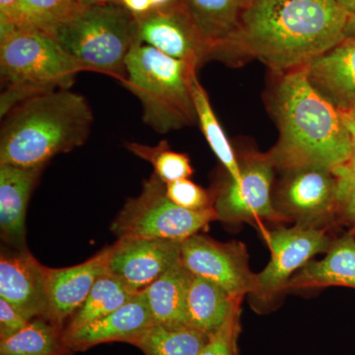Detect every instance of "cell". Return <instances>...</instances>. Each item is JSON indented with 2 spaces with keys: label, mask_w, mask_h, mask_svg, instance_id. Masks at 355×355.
<instances>
[{
  "label": "cell",
  "mask_w": 355,
  "mask_h": 355,
  "mask_svg": "<svg viewBox=\"0 0 355 355\" xmlns=\"http://www.w3.org/2000/svg\"><path fill=\"white\" fill-rule=\"evenodd\" d=\"M243 296H235L202 277L193 275L187 297V313L193 328L212 335L223 326Z\"/></svg>",
  "instance_id": "20"
},
{
  "label": "cell",
  "mask_w": 355,
  "mask_h": 355,
  "mask_svg": "<svg viewBox=\"0 0 355 355\" xmlns=\"http://www.w3.org/2000/svg\"><path fill=\"white\" fill-rule=\"evenodd\" d=\"M218 220L214 207L189 210L167 197L166 184L155 174L144 181L139 197L130 198L112 224L123 237L160 238L184 241L210 222Z\"/></svg>",
  "instance_id": "7"
},
{
  "label": "cell",
  "mask_w": 355,
  "mask_h": 355,
  "mask_svg": "<svg viewBox=\"0 0 355 355\" xmlns=\"http://www.w3.org/2000/svg\"><path fill=\"white\" fill-rule=\"evenodd\" d=\"M46 320V319H44ZM42 318L33 320L25 328L0 343V355H60L62 336L55 324Z\"/></svg>",
  "instance_id": "26"
},
{
  "label": "cell",
  "mask_w": 355,
  "mask_h": 355,
  "mask_svg": "<svg viewBox=\"0 0 355 355\" xmlns=\"http://www.w3.org/2000/svg\"><path fill=\"white\" fill-rule=\"evenodd\" d=\"M123 84L139 98L144 121L158 133H166L198 121L191 93L197 67L176 60L139 41L125 62Z\"/></svg>",
  "instance_id": "5"
},
{
  "label": "cell",
  "mask_w": 355,
  "mask_h": 355,
  "mask_svg": "<svg viewBox=\"0 0 355 355\" xmlns=\"http://www.w3.org/2000/svg\"><path fill=\"white\" fill-rule=\"evenodd\" d=\"M191 93H193L198 121L205 139L216 157L227 170L230 179L239 182L241 180L240 163L238 162L232 146L217 120L207 91L198 81L197 73L191 78Z\"/></svg>",
  "instance_id": "25"
},
{
  "label": "cell",
  "mask_w": 355,
  "mask_h": 355,
  "mask_svg": "<svg viewBox=\"0 0 355 355\" xmlns=\"http://www.w3.org/2000/svg\"><path fill=\"white\" fill-rule=\"evenodd\" d=\"M125 146L135 155L150 162L154 168V174L165 184L189 179L193 175V168L188 156L171 150L165 141L154 147L137 142H128Z\"/></svg>",
  "instance_id": "28"
},
{
  "label": "cell",
  "mask_w": 355,
  "mask_h": 355,
  "mask_svg": "<svg viewBox=\"0 0 355 355\" xmlns=\"http://www.w3.org/2000/svg\"><path fill=\"white\" fill-rule=\"evenodd\" d=\"M31 320L19 312L12 305L0 298V338L6 340L25 328Z\"/></svg>",
  "instance_id": "32"
},
{
  "label": "cell",
  "mask_w": 355,
  "mask_h": 355,
  "mask_svg": "<svg viewBox=\"0 0 355 355\" xmlns=\"http://www.w3.org/2000/svg\"><path fill=\"white\" fill-rule=\"evenodd\" d=\"M121 4L135 15H142L153 9L151 0H121Z\"/></svg>",
  "instance_id": "34"
},
{
  "label": "cell",
  "mask_w": 355,
  "mask_h": 355,
  "mask_svg": "<svg viewBox=\"0 0 355 355\" xmlns=\"http://www.w3.org/2000/svg\"><path fill=\"white\" fill-rule=\"evenodd\" d=\"M182 242L160 238H119L111 246L107 272L135 293L146 291L181 261Z\"/></svg>",
  "instance_id": "11"
},
{
  "label": "cell",
  "mask_w": 355,
  "mask_h": 355,
  "mask_svg": "<svg viewBox=\"0 0 355 355\" xmlns=\"http://www.w3.org/2000/svg\"><path fill=\"white\" fill-rule=\"evenodd\" d=\"M345 38L355 37V13L349 14L345 30Z\"/></svg>",
  "instance_id": "36"
},
{
  "label": "cell",
  "mask_w": 355,
  "mask_h": 355,
  "mask_svg": "<svg viewBox=\"0 0 355 355\" xmlns=\"http://www.w3.org/2000/svg\"><path fill=\"white\" fill-rule=\"evenodd\" d=\"M111 246L93 258L69 268H46V289L48 321L60 326L79 309L95 282L108 270Z\"/></svg>",
  "instance_id": "15"
},
{
  "label": "cell",
  "mask_w": 355,
  "mask_h": 355,
  "mask_svg": "<svg viewBox=\"0 0 355 355\" xmlns=\"http://www.w3.org/2000/svg\"><path fill=\"white\" fill-rule=\"evenodd\" d=\"M340 6L349 14L355 13V0H336Z\"/></svg>",
  "instance_id": "37"
},
{
  "label": "cell",
  "mask_w": 355,
  "mask_h": 355,
  "mask_svg": "<svg viewBox=\"0 0 355 355\" xmlns=\"http://www.w3.org/2000/svg\"><path fill=\"white\" fill-rule=\"evenodd\" d=\"M336 183V214L355 236V158L331 170Z\"/></svg>",
  "instance_id": "29"
},
{
  "label": "cell",
  "mask_w": 355,
  "mask_h": 355,
  "mask_svg": "<svg viewBox=\"0 0 355 355\" xmlns=\"http://www.w3.org/2000/svg\"><path fill=\"white\" fill-rule=\"evenodd\" d=\"M210 336L191 326L154 324L133 345L146 355H200Z\"/></svg>",
  "instance_id": "23"
},
{
  "label": "cell",
  "mask_w": 355,
  "mask_h": 355,
  "mask_svg": "<svg viewBox=\"0 0 355 355\" xmlns=\"http://www.w3.org/2000/svg\"><path fill=\"white\" fill-rule=\"evenodd\" d=\"M167 197L175 205L189 210H205L212 207L207 191L189 179L166 184Z\"/></svg>",
  "instance_id": "31"
},
{
  "label": "cell",
  "mask_w": 355,
  "mask_h": 355,
  "mask_svg": "<svg viewBox=\"0 0 355 355\" xmlns=\"http://www.w3.org/2000/svg\"><path fill=\"white\" fill-rule=\"evenodd\" d=\"M241 305L235 308L218 331L210 335L209 343L200 355H238L237 340L240 333Z\"/></svg>",
  "instance_id": "30"
},
{
  "label": "cell",
  "mask_w": 355,
  "mask_h": 355,
  "mask_svg": "<svg viewBox=\"0 0 355 355\" xmlns=\"http://www.w3.org/2000/svg\"><path fill=\"white\" fill-rule=\"evenodd\" d=\"M328 286L355 288V236L336 240L321 261H310L289 279L288 291H311Z\"/></svg>",
  "instance_id": "19"
},
{
  "label": "cell",
  "mask_w": 355,
  "mask_h": 355,
  "mask_svg": "<svg viewBox=\"0 0 355 355\" xmlns=\"http://www.w3.org/2000/svg\"><path fill=\"white\" fill-rule=\"evenodd\" d=\"M77 6L73 0H18L9 20L0 25L33 28L51 36Z\"/></svg>",
  "instance_id": "27"
},
{
  "label": "cell",
  "mask_w": 355,
  "mask_h": 355,
  "mask_svg": "<svg viewBox=\"0 0 355 355\" xmlns=\"http://www.w3.org/2000/svg\"><path fill=\"white\" fill-rule=\"evenodd\" d=\"M280 191L277 211L297 225L320 227L335 216L336 183L331 170L304 168L288 172Z\"/></svg>",
  "instance_id": "13"
},
{
  "label": "cell",
  "mask_w": 355,
  "mask_h": 355,
  "mask_svg": "<svg viewBox=\"0 0 355 355\" xmlns=\"http://www.w3.org/2000/svg\"><path fill=\"white\" fill-rule=\"evenodd\" d=\"M305 69L314 88L336 108L355 109V37L343 40Z\"/></svg>",
  "instance_id": "17"
},
{
  "label": "cell",
  "mask_w": 355,
  "mask_h": 355,
  "mask_svg": "<svg viewBox=\"0 0 355 355\" xmlns=\"http://www.w3.org/2000/svg\"><path fill=\"white\" fill-rule=\"evenodd\" d=\"M46 266L27 250L0 259V298L13 306L28 319L48 320L46 289Z\"/></svg>",
  "instance_id": "16"
},
{
  "label": "cell",
  "mask_w": 355,
  "mask_h": 355,
  "mask_svg": "<svg viewBox=\"0 0 355 355\" xmlns=\"http://www.w3.org/2000/svg\"><path fill=\"white\" fill-rule=\"evenodd\" d=\"M155 324L146 291L135 294L128 302L107 316L62 334L65 347L83 350L109 342L135 343Z\"/></svg>",
  "instance_id": "14"
},
{
  "label": "cell",
  "mask_w": 355,
  "mask_h": 355,
  "mask_svg": "<svg viewBox=\"0 0 355 355\" xmlns=\"http://www.w3.org/2000/svg\"><path fill=\"white\" fill-rule=\"evenodd\" d=\"M272 252L270 263L257 275L256 288L252 295L261 304H270L286 291L289 279L310 261L315 254L330 249L331 241L326 229L296 224L291 228H279L266 234Z\"/></svg>",
  "instance_id": "8"
},
{
  "label": "cell",
  "mask_w": 355,
  "mask_h": 355,
  "mask_svg": "<svg viewBox=\"0 0 355 355\" xmlns=\"http://www.w3.org/2000/svg\"><path fill=\"white\" fill-rule=\"evenodd\" d=\"M349 15L336 0H248L237 29L210 57L242 51L284 76L345 40Z\"/></svg>",
  "instance_id": "1"
},
{
  "label": "cell",
  "mask_w": 355,
  "mask_h": 355,
  "mask_svg": "<svg viewBox=\"0 0 355 355\" xmlns=\"http://www.w3.org/2000/svg\"><path fill=\"white\" fill-rule=\"evenodd\" d=\"M273 168L268 155L247 158L240 165L241 180L230 179L217 196L214 207L218 220L228 223L261 219L286 221L270 198Z\"/></svg>",
  "instance_id": "10"
},
{
  "label": "cell",
  "mask_w": 355,
  "mask_h": 355,
  "mask_svg": "<svg viewBox=\"0 0 355 355\" xmlns=\"http://www.w3.org/2000/svg\"><path fill=\"white\" fill-rule=\"evenodd\" d=\"M338 112H340L343 125L349 135L352 147V157L355 158V111L354 110L338 109Z\"/></svg>",
  "instance_id": "33"
},
{
  "label": "cell",
  "mask_w": 355,
  "mask_h": 355,
  "mask_svg": "<svg viewBox=\"0 0 355 355\" xmlns=\"http://www.w3.org/2000/svg\"><path fill=\"white\" fill-rule=\"evenodd\" d=\"M247 2H248V0H247Z\"/></svg>",
  "instance_id": "40"
},
{
  "label": "cell",
  "mask_w": 355,
  "mask_h": 355,
  "mask_svg": "<svg viewBox=\"0 0 355 355\" xmlns=\"http://www.w3.org/2000/svg\"><path fill=\"white\" fill-rule=\"evenodd\" d=\"M181 261L193 275L223 287L235 296L253 293L257 275L249 266V254L241 242H217L202 235H193L182 242Z\"/></svg>",
  "instance_id": "9"
},
{
  "label": "cell",
  "mask_w": 355,
  "mask_h": 355,
  "mask_svg": "<svg viewBox=\"0 0 355 355\" xmlns=\"http://www.w3.org/2000/svg\"><path fill=\"white\" fill-rule=\"evenodd\" d=\"M354 111H355V109H354Z\"/></svg>",
  "instance_id": "39"
},
{
  "label": "cell",
  "mask_w": 355,
  "mask_h": 355,
  "mask_svg": "<svg viewBox=\"0 0 355 355\" xmlns=\"http://www.w3.org/2000/svg\"><path fill=\"white\" fill-rule=\"evenodd\" d=\"M78 6H105V4H121V0H73Z\"/></svg>",
  "instance_id": "35"
},
{
  "label": "cell",
  "mask_w": 355,
  "mask_h": 355,
  "mask_svg": "<svg viewBox=\"0 0 355 355\" xmlns=\"http://www.w3.org/2000/svg\"><path fill=\"white\" fill-rule=\"evenodd\" d=\"M121 280L108 272L101 275L91 289L88 297L72 315L71 321L65 331L76 330L109 315L125 305L135 295Z\"/></svg>",
  "instance_id": "24"
},
{
  "label": "cell",
  "mask_w": 355,
  "mask_h": 355,
  "mask_svg": "<svg viewBox=\"0 0 355 355\" xmlns=\"http://www.w3.org/2000/svg\"><path fill=\"white\" fill-rule=\"evenodd\" d=\"M172 0H151L153 8H162V7L170 6Z\"/></svg>",
  "instance_id": "38"
},
{
  "label": "cell",
  "mask_w": 355,
  "mask_h": 355,
  "mask_svg": "<svg viewBox=\"0 0 355 355\" xmlns=\"http://www.w3.org/2000/svg\"><path fill=\"white\" fill-rule=\"evenodd\" d=\"M279 139L268 154L275 167L331 170L352 158L340 112L310 83L305 67L282 76L275 97Z\"/></svg>",
  "instance_id": "2"
},
{
  "label": "cell",
  "mask_w": 355,
  "mask_h": 355,
  "mask_svg": "<svg viewBox=\"0 0 355 355\" xmlns=\"http://www.w3.org/2000/svg\"><path fill=\"white\" fill-rule=\"evenodd\" d=\"M44 166L0 165V231L4 241L26 250L28 202Z\"/></svg>",
  "instance_id": "18"
},
{
  "label": "cell",
  "mask_w": 355,
  "mask_h": 355,
  "mask_svg": "<svg viewBox=\"0 0 355 355\" xmlns=\"http://www.w3.org/2000/svg\"><path fill=\"white\" fill-rule=\"evenodd\" d=\"M187 9L212 51L237 29L247 0H186ZM210 58V55H209Z\"/></svg>",
  "instance_id": "22"
},
{
  "label": "cell",
  "mask_w": 355,
  "mask_h": 355,
  "mask_svg": "<svg viewBox=\"0 0 355 355\" xmlns=\"http://www.w3.org/2000/svg\"><path fill=\"white\" fill-rule=\"evenodd\" d=\"M51 37L85 70L121 83L128 53L139 41L137 16L123 4L77 6Z\"/></svg>",
  "instance_id": "6"
},
{
  "label": "cell",
  "mask_w": 355,
  "mask_h": 355,
  "mask_svg": "<svg viewBox=\"0 0 355 355\" xmlns=\"http://www.w3.org/2000/svg\"><path fill=\"white\" fill-rule=\"evenodd\" d=\"M2 119L0 165L39 167L83 146L93 113L84 96L60 89L20 103Z\"/></svg>",
  "instance_id": "3"
},
{
  "label": "cell",
  "mask_w": 355,
  "mask_h": 355,
  "mask_svg": "<svg viewBox=\"0 0 355 355\" xmlns=\"http://www.w3.org/2000/svg\"><path fill=\"white\" fill-rule=\"evenodd\" d=\"M135 16L141 43L197 69L209 58L211 48L186 8L168 6Z\"/></svg>",
  "instance_id": "12"
},
{
  "label": "cell",
  "mask_w": 355,
  "mask_h": 355,
  "mask_svg": "<svg viewBox=\"0 0 355 355\" xmlns=\"http://www.w3.org/2000/svg\"><path fill=\"white\" fill-rule=\"evenodd\" d=\"M191 277L193 273L180 261L146 289L147 300L156 324L170 328L191 326L187 297Z\"/></svg>",
  "instance_id": "21"
},
{
  "label": "cell",
  "mask_w": 355,
  "mask_h": 355,
  "mask_svg": "<svg viewBox=\"0 0 355 355\" xmlns=\"http://www.w3.org/2000/svg\"><path fill=\"white\" fill-rule=\"evenodd\" d=\"M83 65L48 33L0 25V116L44 93L69 89Z\"/></svg>",
  "instance_id": "4"
}]
</instances>
